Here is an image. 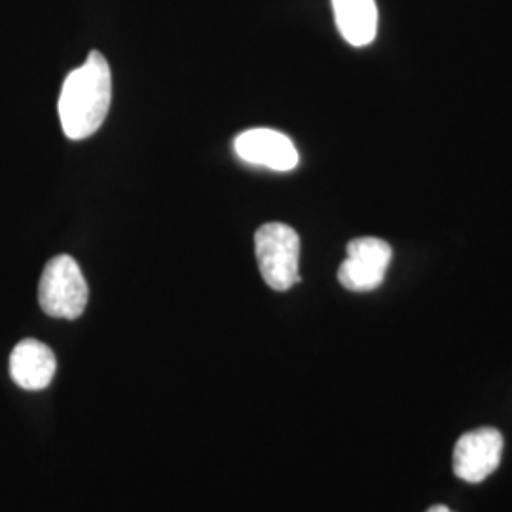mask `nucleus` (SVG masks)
I'll return each instance as SVG.
<instances>
[{
	"instance_id": "5",
	"label": "nucleus",
	"mask_w": 512,
	"mask_h": 512,
	"mask_svg": "<svg viewBox=\"0 0 512 512\" xmlns=\"http://www.w3.org/2000/svg\"><path fill=\"white\" fill-rule=\"evenodd\" d=\"M501 454L503 437L497 429L484 427L465 433L454 450V473L465 482L478 484L495 473Z\"/></svg>"
},
{
	"instance_id": "4",
	"label": "nucleus",
	"mask_w": 512,
	"mask_h": 512,
	"mask_svg": "<svg viewBox=\"0 0 512 512\" xmlns=\"http://www.w3.org/2000/svg\"><path fill=\"white\" fill-rule=\"evenodd\" d=\"M391 258V245L384 239H353L348 245V258L338 270V281L351 293H370L384 283Z\"/></svg>"
},
{
	"instance_id": "1",
	"label": "nucleus",
	"mask_w": 512,
	"mask_h": 512,
	"mask_svg": "<svg viewBox=\"0 0 512 512\" xmlns=\"http://www.w3.org/2000/svg\"><path fill=\"white\" fill-rule=\"evenodd\" d=\"M112 99V78L107 59L92 52L88 61L74 69L59 95V120L69 139L80 141L103 126Z\"/></svg>"
},
{
	"instance_id": "3",
	"label": "nucleus",
	"mask_w": 512,
	"mask_h": 512,
	"mask_svg": "<svg viewBox=\"0 0 512 512\" xmlns=\"http://www.w3.org/2000/svg\"><path fill=\"white\" fill-rule=\"evenodd\" d=\"M256 260L262 279L274 291H289L300 281V238L291 226L268 222L255 234Z\"/></svg>"
},
{
	"instance_id": "9",
	"label": "nucleus",
	"mask_w": 512,
	"mask_h": 512,
	"mask_svg": "<svg viewBox=\"0 0 512 512\" xmlns=\"http://www.w3.org/2000/svg\"><path fill=\"white\" fill-rule=\"evenodd\" d=\"M427 512H452L450 509H446V507H442V505H439V507H433V509H429Z\"/></svg>"
},
{
	"instance_id": "8",
	"label": "nucleus",
	"mask_w": 512,
	"mask_h": 512,
	"mask_svg": "<svg viewBox=\"0 0 512 512\" xmlns=\"http://www.w3.org/2000/svg\"><path fill=\"white\" fill-rule=\"evenodd\" d=\"M340 35L351 46H368L378 33V8L374 0H332Z\"/></svg>"
},
{
	"instance_id": "7",
	"label": "nucleus",
	"mask_w": 512,
	"mask_h": 512,
	"mask_svg": "<svg viewBox=\"0 0 512 512\" xmlns=\"http://www.w3.org/2000/svg\"><path fill=\"white\" fill-rule=\"evenodd\" d=\"M55 370L54 351L33 338L21 340L10 355V376L21 389H46L54 380Z\"/></svg>"
},
{
	"instance_id": "2",
	"label": "nucleus",
	"mask_w": 512,
	"mask_h": 512,
	"mask_svg": "<svg viewBox=\"0 0 512 512\" xmlns=\"http://www.w3.org/2000/svg\"><path fill=\"white\" fill-rule=\"evenodd\" d=\"M88 283L73 256L52 258L38 283L40 308L50 317L78 319L88 306Z\"/></svg>"
},
{
	"instance_id": "6",
	"label": "nucleus",
	"mask_w": 512,
	"mask_h": 512,
	"mask_svg": "<svg viewBox=\"0 0 512 512\" xmlns=\"http://www.w3.org/2000/svg\"><path fill=\"white\" fill-rule=\"evenodd\" d=\"M234 150L243 162L274 171H291L298 165V150L293 141L275 129L243 131L234 141Z\"/></svg>"
}]
</instances>
